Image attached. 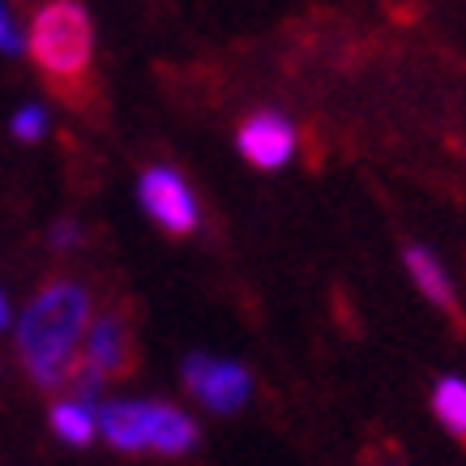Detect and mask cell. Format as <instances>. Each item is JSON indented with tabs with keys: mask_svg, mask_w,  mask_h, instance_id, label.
I'll list each match as a JSON object with an SVG mask.
<instances>
[{
	"mask_svg": "<svg viewBox=\"0 0 466 466\" xmlns=\"http://www.w3.org/2000/svg\"><path fill=\"white\" fill-rule=\"evenodd\" d=\"M236 146H240L244 163H253L261 171H274L291 163V155H296V146H299V133L283 112H257L240 125Z\"/></svg>",
	"mask_w": 466,
	"mask_h": 466,
	"instance_id": "obj_7",
	"label": "cell"
},
{
	"mask_svg": "<svg viewBox=\"0 0 466 466\" xmlns=\"http://www.w3.org/2000/svg\"><path fill=\"white\" fill-rule=\"evenodd\" d=\"M43 133H47V116H43L39 107H22V112L14 116V137H22V142H39Z\"/></svg>",
	"mask_w": 466,
	"mask_h": 466,
	"instance_id": "obj_11",
	"label": "cell"
},
{
	"mask_svg": "<svg viewBox=\"0 0 466 466\" xmlns=\"http://www.w3.org/2000/svg\"><path fill=\"white\" fill-rule=\"evenodd\" d=\"M0 325H9V304H5V296H0Z\"/></svg>",
	"mask_w": 466,
	"mask_h": 466,
	"instance_id": "obj_14",
	"label": "cell"
},
{
	"mask_svg": "<svg viewBox=\"0 0 466 466\" xmlns=\"http://www.w3.org/2000/svg\"><path fill=\"white\" fill-rule=\"evenodd\" d=\"M432 410L453 437H466V377H441L432 390Z\"/></svg>",
	"mask_w": 466,
	"mask_h": 466,
	"instance_id": "obj_10",
	"label": "cell"
},
{
	"mask_svg": "<svg viewBox=\"0 0 466 466\" xmlns=\"http://www.w3.org/2000/svg\"><path fill=\"white\" fill-rule=\"evenodd\" d=\"M184 385L206 402L210 410L227 415V410H240L248 402V390H253V377L244 364H231V360H214V355H188L184 360Z\"/></svg>",
	"mask_w": 466,
	"mask_h": 466,
	"instance_id": "obj_6",
	"label": "cell"
},
{
	"mask_svg": "<svg viewBox=\"0 0 466 466\" xmlns=\"http://www.w3.org/2000/svg\"><path fill=\"white\" fill-rule=\"evenodd\" d=\"M52 244H56V248H69V244H82V231H77V227H73V223H60L56 231H52Z\"/></svg>",
	"mask_w": 466,
	"mask_h": 466,
	"instance_id": "obj_13",
	"label": "cell"
},
{
	"mask_svg": "<svg viewBox=\"0 0 466 466\" xmlns=\"http://www.w3.org/2000/svg\"><path fill=\"white\" fill-rule=\"evenodd\" d=\"M86 325H90V291L82 283L56 279L30 299V309L17 321V355L43 390L69 385Z\"/></svg>",
	"mask_w": 466,
	"mask_h": 466,
	"instance_id": "obj_1",
	"label": "cell"
},
{
	"mask_svg": "<svg viewBox=\"0 0 466 466\" xmlns=\"http://www.w3.org/2000/svg\"><path fill=\"white\" fill-rule=\"evenodd\" d=\"M128 329L125 321L107 312L99 321L86 325V339H82V351H77V364H73V377L69 381L77 385V394L82 398H95L103 381H112L128 368Z\"/></svg>",
	"mask_w": 466,
	"mask_h": 466,
	"instance_id": "obj_4",
	"label": "cell"
},
{
	"mask_svg": "<svg viewBox=\"0 0 466 466\" xmlns=\"http://www.w3.org/2000/svg\"><path fill=\"white\" fill-rule=\"evenodd\" d=\"M402 261H407L410 283L420 287L432 304L450 309V304H453V287H450V274H445V266H441L437 257L428 253V248H407V253H402Z\"/></svg>",
	"mask_w": 466,
	"mask_h": 466,
	"instance_id": "obj_8",
	"label": "cell"
},
{
	"mask_svg": "<svg viewBox=\"0 0 466 466\" xmlns=\"http://www.w3.org/2000/svg\"><path fill=\"white\" fill-rule=\"evenodd\" d=\"M52 428H56V437L69 441V445H90L95 432H99V410L90 407V398L56 402V407H52Z\"/></svg>",
	"mask_w": 466,
	"mask_h": 466,
	"instance_id": "obj_9",
	"label": "cell"
},
{
	"mask_svg": "<svg viewBox=\"0 0 466 466\" xmlns=\"http://www.w3.org/2000/svg\"><path fill=\"white\" fill-rule=\"evenodd\" d=\"M26 52L60 90L86 82L90 60H95V26H90L86 5H77V0H47L35 14V22H30Z\"/></svg>",
	"mask_w": 466,
	"mask_h": 466,
	"instance_id": "obj_2",
	"label": "cell"
},
{
	"mask_svg": "<svg viewBox=\"0 0 466 466\" xmlns=\"http://www.w3.org/2000/svg\"><path fill=\"white\" fill-rule=\"evenodd\" d=\"M99 432L116 450H155V453H180L198 450V424L176 407L163 402H107L99 410Z\"/></svg>",
	"mask_w": 466,
	"mask_h": 466,
	"instance_id": "obj_3",
	"label": "cell"
},
{
	"mask_svg": "<svg viewBox=\"0 0 466 466\" xmlns=\"http://www.w3.org/2000/svg\"><path fill=\"white\" fill-rule=\"evenodd\" d=\"M137 198H142V210L150 214L163 231H171V236H188V231L201 223L198 198H193V188L184 184L180 171L146 167L142 184H137Z\"/></svg>",
	"mask_w": 466,
	"mask_h": 466,
	"instance_id": "obj_5",
	"label": "cell"
},
{
	"mask_svg": "<svg viewBox=\"0 0 466 466\" xmlns=\"http://www.w3.org/2000/svg\"><path fill=\"white\" fill-rule=\"evenodd\" d=\"M0 52H17V26L9 22L5 5H0Z\"/></svg>",
	"mask_w": 466,
	"mask_h": 466,
	"instance_id": "obj_12",
	"label": "cell"
}]
</instances>
